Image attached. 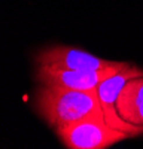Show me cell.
<instances>
[{
  "mask_svg": "<svg viewBox=\"0 0 143 149\" xmlns=\"http://www.w3.org/2000/svg\"><path fill=\"white\" fill-rule=\"evenodd\" d=\"M143 74V70L131 63H124V66L116 70L113 74H110L109 78H106L99 86H97V95H99V100L101 103L103 112H104V119L107 124H110L112 127L119 128L131 136H137L143 133V127H137L133 125V124H128L125 122L118 113V109H116V100H118V95L121 93L122 86L131 79V78H136Z\"/></svg>",
  "mask_w": 143,
  "mask_h": 149,
  "instance_id": "3",
  "label": "cell"
},
{
  "mask_svg": "<svg viewBox=\"0 0 143 149\" xmlns=\"http://www.w3.org/2000/svg\"><path fill=\"white\" fill-rule=\"evenodd\" d=\"M125 61H119L113 67L100 69V70H70L61 67L39 66L37 78L42 85L48 86H61L70 90L81 91H95L97 86L116 70L124 66Z\"/></svg>",
  "mask_w": 143,
  "mask_h": 149,
  "instance_id": "4",
  "label": "cell"
},
{
  "mask_svg": "<svg viewBox=\"0 0 143 149\" xmlns=\"http://www.w3.org/2000/svg\"><path fill=\"white\" fill-rule=\"evenodd\" d=\"M55 133L69 149H106L131 134L112 127L104 118H88L55 128Z\"/></svg>",
  "mask_w": 143,
  "mask_h": 149,
  "instance_id": "2",
  "label": "cell"
},
{
  "mask_svg": "<svg viewBox=\"0 0 143 149\" xmlns=\"http://www.w3.org/2000/svg\"><path fill=\"white\" fill-rule=\"evenodd\" d=\"M118 113L125 122L143 127V74L131 78L116 100Z\"/></svg>",
  "mask_w": 143,
  "mask_h": 149,
  "instance_id": "6",
  "label": "cell"
},
{
  "mask_svg": "<svg viewBox=\"0 0 143 149\" xmlns=\"http://www.w3.org/2000/svg\"><path fill=\"white\" fill-rule=\"evenodd\" d=\"M39 66L61 67L70 70H100L116 66L119 61L104 60L88 51L67 45H55L43 49L36 58Z\"/></svg>",
  "mask_w": 143,
  "mask_h": 149,
  "instance_id": "5",
  "label": "cell"
},
{
  "mask_svg": "<svg viewBox=\"0 0 143 149\" xmlns=\"http://www.w3.org/2000/svg\"><path fill=\"white\" fill-rule=\"evenodd\" d=\"M37 109L54 128L88 118H104L97 91L42 85L37 93Z\"/></svg>",
  "mask_w": 143,
  "mask_h": 149,
  "instance_id": "1",
  "label": "cell"
}]
</instances>
